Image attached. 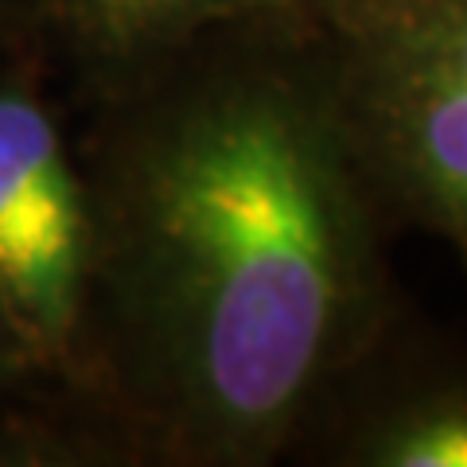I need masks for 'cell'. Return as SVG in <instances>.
Masks as SVG:
<instances>
[{
    "label": "cell",
    "mask_w": 467,
    "mask_h": 467,
    "mask_svg": "<svg viewBox=\"0 0 467 467\" xmlns=\"http://www.w3.org/2000/svg\"><path fill=\"white\" fill-rule=\"evenodd\" d=\"M98 55H125L192 36L211 20L273 8V0H24Z\"/></svg>",
    "instance_id": "cell-4"
},
{
    "label": "cell",
    "mask_w": 467,
    "mask_h": 467,
    "mask_svg": "<svg viewBox=\"0 0 467 467\" xmlns=\"http://www.w3.org/2000/svg\"><path fill=\"white\" fill-rule=\"evenodd\" d=\"M24 0H0V16H5V12H12V8H20Z\"/></svg>",
    "instance_id": "cell-6"
},
{
    "label": "cell",
    "mask_w": 467,
    "mask_h": 467,
    "mask_svg": "<svg viewBox=\"0 0 467 467\" xmlns=\"http://www.w3.org/2000/svg\"><path fill=\"white\" fill-rule=\"evenodd\" d=\"M94 207L47 106L0 82V335L20 358L70 355L90 300Z\"/></svg>",
    "instance_id": "cell-3"
},
{
    "label": "cell",
    "mask_w": 467,
    "mask_h": 467,
    "mask_svg": "<svg viewBox=\"0 0 467 467\" xmlns=\"http://www.w3.org/2000/svg\"><path fill=\"white\" fill-rule=\"evenodd\" d=\"M0 339H5V335H0Z\"/></svg>",
    "instance_id": "cell-8"
},
{
    "label": "cell",
    "mask_w": 467,
    "mask_h": 467,
    "mask_svg": "<svg viewBox=\"0 0 467 467\" xmlns=\"http://www.w3.org/2000/svg\"><path fill=\"white\" fill-rule=\"evenodd\" d=\"M370 460L386 467H467V398L405 409L374 436Z\"/></svg>",
    "instance_id": "cell-5"
},
{
    "label": "cell",
    "mask_w": 467,
    "mask_h": 467,
    "mask_svg": "<svg viewBox=\"0 0 467 467\" xmlns=\"http://www.w3.org/2000/svg\"><path fill=\"white\" fill-rule=\"evenodd\" d=\"M327 24L316 86L350 149L467 254V0H308Z\"/></svg>",
    "instance_id": "cell-2"
},
{
    "label": "cell",
    "mask_w": 467,
    "mask_h": 467,
    "mask_svg": "<svg viewBox=\"0 0 467 467\" xmlns=\"http://www.w3.org/2000/svg\"><path fill=\"white\" fill-rule=\"evenodd\" d=\"M355 160L319 90L223 75L137 133L109 195L129 393L192 456L261 460L367 327Z\"/></svg>",
    "instance_id": "cell-1"
},
{
    "label": "cell",
    "mask_w": 467,
    "mask_h": 467,
    "mask_svg": "<svg viewBox=\"0 0 467 467\" xmlns=\"http://www.w3.org/2000/svg\"><path fill=\"white\" fill-rule=\"evenodd\" d=\"M292 5H308V0H273V8H292Z\"/></svg>",
    "instance_id": "cell-7"
}]
</instances>
